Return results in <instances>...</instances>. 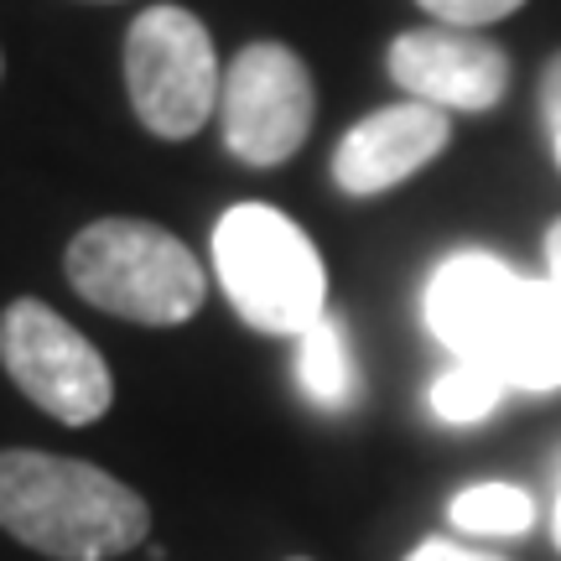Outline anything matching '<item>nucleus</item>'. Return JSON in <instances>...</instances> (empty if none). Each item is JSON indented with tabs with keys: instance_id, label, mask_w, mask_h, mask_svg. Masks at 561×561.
Instances as JSON below:
<instances>
[{
	"instance_id": "nucleus-6",
	"label": "nucleus",
	"mask_w": 561,
	"mask_h": 561,
	"mask_svg": "<svg viewBox=\"0 0 561 561\" xmlns=\"http://www.w3.org/2000/svg\"><path fill=\"white\" fill-rule=\"evenodd\" d=\"M312 110H318L312 73L280 42L244 47L234 68L224 73V146L244 167H280L286 157H297L312 130Z\"/></svg>"
},
{
	"instance_id": "nucleus-17",
	"label": "nucleus",
	"mask_w": 561,
	"mask_h": 561,
	"mask_svg": "<svg viewBox=\"0 0 561 561\" xmlns=\"http://www.w3.org/2000/svg\"><path fill=\"white\" fill-rule=\"evenodd\" d=\"M551 536H557V546H561V494H557V520H551Z\"/></svg>"
},
{
	"instance_id": "nucleus-13",
	"label": "nucleus",
	"mask_w": 561,
	"mask_h": 561,
	"mask_svg": "<svg viewBox=\"0 0 561 561\" xmlns=\"http://www.w3.org/2000/svg\"><path fill=\"white\" fill-rule=\"evenodd\" d=\"M421 11H432L442 26H458V32H473V26H489V21L510 16L525 0H416Z\"/></svg>"
},
{
	"instance_id": "nucleus-18",
	"label": "nucleus",
	"mask_w": 561,
	"mask_h": 561,
	"mask_svg": "<svg viewBox=\"0 0 561 561\" xmlns=\"http://www.w3.org/2000/svg\"><path fill=\"white\" fill-rule=\"evenodd\" d=\"M551 136H557V161H561V130H551Z\"/></svg>"
},
{
	"instance_id": "nucleus-12",
	"label": "nucleus",
	"mask_w": 561,
	"mask_h": 561,
	"mask_svg": "<svg viewBox=\"0 0 561 561\" xmlns=\"http://www.w3.org/2000/svg\"><path fill=\"white\" fill-rule=\"evenodd\" d=\"M510 385L489 369V364H473V359H453V369H442L432 380V411L453 426H473L483 421L494 405L504 401Z\"/></svg>"
},
{
	"instance_id": "nucleus-9",
	"label": "nucleus",
	"mask_w": 561,
	"mask_h": 561,
	"mask_svg": "<svg viewBox=\"0 0 561 561\" xmlns=\"http://www.w3.org/2000/svg\"><path fill=\"white\" fill-rule=\"evenodd\" d=\"M453 140V125H447V110L421 100H401L375 110L369 121H359L348 136L339 140L333 151V182L354 198H369V193H385L396 182L416 178L432 157L447 151Z\"/></svg>"
},
{
	"instance_id": "nucleus-10",
	"label": "nucleus",
	"mask_w": 561,
	"mask_h": 561,
	"mask_svg": "<svg viewBox=\"0 0 561 561\" xmlns=\"http://www.w3.org/2000/svg\"><path fill=\"white\" fill-rule=\"evenodd\" d=\"M297 380L322 411H348L359 401V364L348 354V333L333 312H322L297 339Z\"/></svg>"
},
{
	"instance_id": "nucleus-4",
	"label": "nucleus",
	"mask_w": 561,
	"mask_h": 561,
	"mask_svg": "<svg viewBox=\"0 0 561 561\" xmlns=\"http://www.w3.org/2000/svg\"><path fill=\"white\" fill-rule=\"evenodd\" d=\"M125 83H130V104L151 136H198L224 94L208 26L182 5L140 11L125 37Z\"/></svg>"
},
{
	"instance_id": "nucleus-16",
	"label": "nucleus",
	"mask_w": 561,
	"mask_h": 561,
	"mask_svg": "<svg viewBox=\"0 0 561 561\" xmlns=\"http://www.w3.org/2000/svg\"><path fill=\"white\" fill-rule=\"evenodd\" d=\"M546 280H551V291L561 297V219L546 229Z\"/></svg>"
},
{
	"instance_id": "nucleus-3",
	"label": "nucleus",
	"mask_w": 561,
	"mask_h": 561,
	"mask_svg": "<svg viewBox=\"0 0 561 561\" xmlns=\"http://www.w3.org/2000/svg\"><path fill=\"white\" fill-rule=\"evenodd\" d=\"M214 271L255 333L301 339L328 312L318 244L271 203H240L214 229Z\"/></svg>"
},
{
	"instance_id": "nucleus-2",
	"label": "nucleus",
	"mask_w": 561,
	"mask_h": 561,
	"mask_svg": "<svg viewBox=\"0 0 561 561\" xmlns=\"http://www.w3.org/2000/svg\"><path fill=\"white\" fill-rule=\"evenodd\" d=\"M62 271L89 307L146 328L187 322L208 291L193 250L146 219H100L79 229L62 255Z\"/></svg>"
},
{
	"instance_id": "nucleus-11",
	"label": "nucleus",
	"mask_w": 561,
	"mask_h": 561,
	"mask_svg": "<svg viewBox=\"0 0 561 561\" xmlns=\"http://www.w3.org/2000/svg\"><path fill=\"white\" fill-rule=\"evenodd\" d=\"M447 515L468 536H525L536 525V500L520 483H473L453 494Z\"/></svg>"
},
{
	"instance_id": "nucleus-14",
	"label": "nucleus",
	"mask_w": 561,
	"mask_h": 561,
	"mask_svg": "<svg viewBox=\"0 0 561 561\" xmlns=\"http://www.w3.org/2000/svg\"><path fill=\"white\" fill-rule=\"evenodd\" d=\"M405 561H504V557H489V551H473V546H458V541H421L416 551Z\"/></svg>"
},
{
	"instance_id": "nucleus-1",
	"label": "nucleus",
	"mask_w": 561,
	"mask_h": 561,
	"mask_svg": "<svg viewBox=\"0 0 561 561\" xmlns=\"http://www.w3.org/2000/svg\"><path fill=\"white\" fill-rule=\"evenodd\" d=\"M151 510L130 483L83 458L5 447L0 530L53 561H104L146 541Z\"/></svg>"
},
{
	"instance_id": "nucleus-19",
	"label": "nucleus",
	"mask_w": 561,
	"mask_h": 561,
	"mask_svg": "<svg viewBox=\"0 0 561 561\" xmlns=\"http://www.w3.org/2000/svg\"><path fill=\"white\" fill-rule=\"evenodd\" d=\"M297 561H307V557H297Z\"/></svg>"
},
{
	"instance_id": "nucleus-7",
	"label": "nucleus",
	"mask_w": 561,
	"mask_h": 561,
	"mask_svg": "<svg viewBox=\"0 0 561 561\" xmlns=\"http://www.w3.org/2000/svg\"><path fill=\"white\" fill-rule=\"evenodd\" d=\"M525 297H530V280L515 276L510 265L483 255V250H468V255H453L432 276L426 322L453 348V359H473L494 369L510 339H515V328H520Z\"/></svg>"
},
{
	"instance_id": "nucleus-5",
	"label": "nucleus",
	"mask_w": 561,
	"mask_h": 561,
	"mask_svg": "<svg viewBox=\"0 0 561 561\" xmlns=\"http://www.w3.org/2000/svg\"><path fill=\"white\" fill-rule=\"evenodd\" d=\"M0 364L21 396L62 426H89L115 401L104 354L37 297H16L0 312Z\"/></svg>"
},
{
	"instance_id": "nucleus-8",
	"label": "nucleus",
	"mask_w": 561,
	"mask_h": 561,
	"mask_svg": "<svg viewBox=\"0 0 561 561\" xmlns=\"http://www.w3.org/2000/svg\"><path fill=\"white\" fill-rule=\"evenodd\" d=\"M390 79L411 100L437 110H494L510 89V58L504 47L458 32V26H426L390 42Z\"/></svg>"
},
{
	"instance_id": "nucleus-15",
	"label": "nucleus",
	"mask_w": 561,
	"mask_h": 561,
	"mask_svg": "<svg viewBox=\"0 0 561 561\" xmlns=\"http://www.w3.org/2000/svg\"><path fill=\"white\" fill-rule=\"evenodd\" d=\"M541 110H546V125L561 130V58L546 68V79H541Z\"/></svg>"
}]
</instances>
